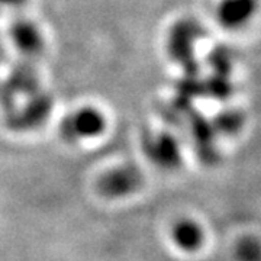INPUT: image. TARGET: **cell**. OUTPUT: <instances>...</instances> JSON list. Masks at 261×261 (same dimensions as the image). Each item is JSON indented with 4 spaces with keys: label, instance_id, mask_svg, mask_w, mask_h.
<instances>
[{
    "label": "cell",
    "instance_id": "obj_1",
    "mask_svg": "<svg viewBox=\"0 0 261 261\" xmlns=\"http://www.w3.org/2000/svg\"><path fill=\"white\" fill-rule=\"evenodd\" d=\"M138 185V174L132 168L113 170L103 177L100 189L108 196H123L130 193Z\"/></svg>",
    "mask_w": 261,
    "mask_h": 261
},
{
    "label": "cell",
    "instance_id": "obj_2",
    "mask_svg": "<svg viewBox=\"0 0 261 261\" xmlns=\"http://www.w3.org/2000/svg\"><path fill=\"white\" fill-rule=\"evenodd\" d=\"M173 240L178 248L192 252L200 248L203 243V232L199 225L192 221H180L173 228Z\"/></svg>",
    "mask_w": 261,
    "mask_h": 261
},
{
    "label": "cell",
    "instance_id": "obj_3",
    "mask_svg": "<svg viewBox=\"0 0 261 261\" xmlns=\"http://www.w3.org/2000/svg\"><path fill=\"white\" fill-rule=\"evenodd\" d=\"M252 12V0H225L219 8L224 25L237 27L247 20Z\"/></svg>",
    "mask_w": 261,
    "mask_h": 261
},
{
    "label": "cell",
    "instance_id": "obj_4",
    "mask_svg": "<svg viewBox=\"0 0 261 261\" xmlns=\"http://www.w3.org/2000/svg\"><path fill=\"white\" fill-rule=\"evenodd\" d=\"M103 128V121L100 115L93 111H82L74 115L70 123V129L77 137H93L99 134Z\"/></svg>",
    "mask_w": 261,
    "mask_h": 261
},
{
    "label": "cell",
    "instance_id": "obj_5",
    "mask_svg": "<svg viewBox=\"0 0 261 261\" xmlns=\"http://www.w3.org/2000/svg\"><path fill=\"white\" fill-rule=\"evenodd\" d=\"M13 37H15V41L19 45V48L25 49V51H34L39 48V37L35 32V29L29 25H18L15 32H13Z\"/></svg>",
    "mask_w": 261,
    "mask_h": 261
},
{
    "label": "cell",
    "instance_id": "obj_6",
    "mask_svg": "<svg viewBox=\"0 0 261 261\" xmlns=\"http://www.w3.org/2000/svg\"><path fill=\"white\" fill-rule=\"evenodd\" d=\"M237 257L240 261H258L260 258V247L258 243L251 238H247L238 244Z\"/></svg>",
    "mask_w": 261,
    "mask_h": 261
}]
</instances>
